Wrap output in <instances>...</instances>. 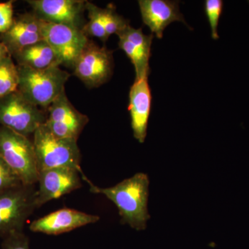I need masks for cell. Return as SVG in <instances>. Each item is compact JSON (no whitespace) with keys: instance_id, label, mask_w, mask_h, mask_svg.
<instances>
[{"instance_id":"obj_1","label":"cell","mask_w":249,"mask_h":249,"mask_svg":"<svg viewBox=\"0 0 249 249\" xmlns=\"http://www.w3.org/2000/svg\"><path fill=\"white\" fill-rule=\"evenodd\" d=\"M85 181L89 183L90 192L103 195L114 203L123 224H127L137 231L146 229L147 221L150 219L147 209L150 180L146 174H135L108 188L95 186L88 178Z\"/></svg>"},{"instance_id":"obj_2","label":"cell","mask_w":249,"mask_h":249,"mask_svg":"<svg viewBox=\"0 0 249 249\" xmlns=\"http://www.w3.org/2000/svg\"><path fill=\"white\" fill-rule=\"evenodd\" d=\"M17 66L19 75L18 91L29 102L45 110L65 90V85L71 76L60 67L36 70Z\"/></svg>"},{"instance_id":"obj_3","label":"cell","mask_w":249,"mask_h":249,"mask_svg":"<svg viewBox=\"0 0 249 249\" xmlns=\"http://www.w3.org/2000/svg\"><path fill=\"white\" fill-rule=\"evenodd\" d=\"M33 137L38 173L52 168H70L83 173L78 141L55 137L45 124L36 129Z\"/></svg>"},{"instance_id":"obj_4","label":"cell","mask_w":249,"mask_h":249,"mask_svg":"<svg viewBox=\"0 0 249 249\" xmlns=\"http://www.w3.org/2000/svg\"><path fill=\"white\" fill-rule=\"evenodd\" d=\"M35 185L21 183L0 191V237L24 232L27 219L37 209Z\"/></svg>"},{"instance_id":"obj_5","label":"cell","mask_w":249,"mask_h":249,"mask_svg":"<svg viewBox=\"0 0 249 249\" xmlns=\"http://www.w3.org/2000/svg\"><path fill=\"white\" fill-rule=\"evenodd\" d=\"M0 157L24 184L37 182L39 173L35 149L29 137L0 126Z\"/></svg>"},{"instance_id":"obj_6","label":"cell","mask_w":249,"mask_h":249,"mask_svg":"<svg viewBox=\"0 0 249 249\" xmlns=\"http://www.w3.org/2000/svg\"><path fill=\"white\" fill-rule=\"evenodd\" d=\"M46 120V110L29 102L18 91L0 98V126L29 137Z\"/></svg>"},{"instance_id":"obj_7","label":"cell","mask_w":249,"mask_h":249,"mask_svg":"<svg viewBox=\"0 0 249 249\" xmlns=\"http://www.w3.org/2000/svg\"><path fill=\"white\" fill-rule=\"evenodd\" d=\"M72 68L75 76L88 88H98L110 79L114 69L111 51L89 41Z\"/></svg>"},{"instance_id":"obj_8","label":"cell","mask_w":249,"mask_h":249,"mask_svg":"<svg viewBox=\"0 0 249 249\" xmlns=\"http://www.w3.org/2000/svg\"><path fill=\"white\" fill-rule=\"evenodd\" d=\"M41 26L44 40L53 49L61 65L72 67L89 42L88 37L80 29L63 24L42 20Z\"/></svg>"},{"instance_id":"obj_9","label":"cell","mask_w":249,"mask_h":249,"mask_svg":"<svg viewBox=\"0 0 249 249\" xmlns=\"http://www.w3.org/2000/svg\"><path fill=\"white\" fill-rule=\"evenodd\" d=\"M45 125L55 137L78 141L89 118L73 107L65 90L46 109Z\"/></svg>"},{"instance_id":"obj_10","label":"cell","mask_w":249,"mask_h":249,"mask_svg":"<svg viewBox=\"0 0 249 249\" xmlns=\"http://www.w3.org/2000/svg\"><path fill=\"white\" fill-rule=\"evenodd\" d=\"M84 173L70 168H56L39 172L37 178L36 204L41 207L46 203L59 199L82 187L81 178Z\"/></svg>"},{"instance_id":"obj_11","label":"cell","mask_w":249,"mask_h":249,"mask_svg":"<svg viewBox=\"0 0 249 249\" xmlns=\"http://www.w3.org/2000/svg\"><path fill=\"white\" fill-rule=\"evenodd\" d=\"M87 1L82 0H29L34 13L40 19L63 24L83 31V14Z\"/></svg>"},{"instance_id":"obj_12","label":"cell","mask_w":249,"mask_h":249,"mask_svg":"<svg viewBox=\"0 0 249 249\" xmlns=\"http://www.w3.org/2000/svg\"><path fill=\"white\" fill-rule=\"evenodd\" d=\"M119 47L128 57L135 70V80L148 78L150 74V58L154 35H145L140 29L129 25L117 35Z\"/></svg>"},{"instance_id":"obj_13","label":"cell","mask_w":249,"mask_h":249,"mask_svg":"<svg viewBox=\"0 0 249 249\" xmlns=\"http://www.w3.org/2000/svg\"><path fill=\"white\" fill-rule=\"evenodd\" d=\"M99 219L100 217L95 214L64 208L36 219L31 223L29 229L34 232L58 235L88 224H94Z\"/></svg>"},{"instance_id":"obj_14","label":"cell","mask_w":249,"mask_h":249,"mask_svg":"<svg viewBox=\"0 0 249 249\" xmlns=\"http://www.w3.org/2000/svg\"><path fill=\"white\" fill-rule=\"evenodd\" d=\"M42 20L34 12L18 15L9 30L0 34V41L9 51L10 55L29 46L44 40Z\"/></svg>"},{"instance_id":"obj_15","label":"cell","mask_w":249,"mask_h":249,"mask_svg":"<svg viewBox=\"0 0 249 249\" xmlns=\"http://www.w3.org/2000/svg\"><path fill=\"white\" fill-rule=\"evenodd\" d=\"M142 20L152 34L161 39L165 28L174 22H185L179 11L178 1L170 0H139Z\"/></svg>"},{"instance_id":"obj_16","label":"cell","mask_w":249,"mask_h":249,"mask_svg":"<svg viewBox=\"0 0 249 249\" xmlns=\"http://www.w3.org/2000/svg\"><path fill=\"white\" fill-rule=\"evenodd\" d=\"M148 78L135 80L129 93L128 110L134 138L145 142L149 118L151 112L152 93Z\"/></svg>"},{"instance_id":"obj_17","label":"cell","mask_w":249,"mask_h":249,"mask_svg":"<svg viewBox=\"0 0 249 249\" xmlns=\"http://www.w3.org/2000/svg\"><path fill=\"white\" fill-rule=\"evenodd\" d=\"M18 65L36 70L61 65L56 54L45 40L19 51L12 55Z\"/></svg>"},{"instance_id":"obj_18","label":"cell","mask_w":249,"mask_h":249,"mask_svg":"<svg viewBox=\"0 0 249 249\" xmlns=\"http://www.w3.org/2000/svg\"><path fill=\"white\" fill-rule=\"evenodd\" d=\"M18 66L9 55L0 61V98L18 91Z\"/></svg>"},{"instance_id":"obj_19","label":"cell","mask_w":249,"mask_h":249,"mask_svg":"<svg viewBox=\"0 0 249 249\" xmlns=\"http://www.w3.org/2000/svg\"><path fill=\"white\" fill-rule=\"evenodd\" d=\"M85 10L88 13L89 21L83 27V31L85 35L97 37L103 42H106L109 38L106 32L104 26L103 13L104 9L98 7L96 5L89 1H86Z\"/></svg>"},{"instance_id":"obj_20","label":"cell","mask_w":249,"mask_h":249,"mask_svg":"<svg viewBox=\"0 0 249 249\" xmlns=\"http://www.w3.org/2000/svg\"><path fill=\"white\" fill-rule=\"evenodd\" d=\"M103 19L105 29L108 37L112 34L118 35L129 25L127 19L116 13V7L112 4L108 5L107 8L104 9Z\"/></svg>"},{"instance_id":"obj_21","label":"cell","mask_w":249,"mask_h":249,"mask_svg":"<svg viewBox=\"0 0 249 249\" xmlns=\"http://www.w3.org/2000/svg\"><path fill=\"white\" fill-rule=\"evenodd\" d=\"M223 7L224 2L222 0H206L204 1V11L211 27V36L215 40L219 39L217 27L222 14Z\"/></svg>"},{"instance_id":"obj_22","label":"cell","mask_w":249,"mask_h":249,"mask_svg":"<svg viewBox=\"0 0 249 249\" xmlns=\"http://www.w3.org/2000/svg\"><path fill=\"white\" fill-rule=\"evenodd\" d=\"M23 183L17 174L0 157V191Z\"/></svg>"},{"instance_id":"obj_23","label":"cell","mask_w":249,"mask_h":249,"mask_svg":"<svg viewBox=\"0 0 249 249\" xmlns=\"http://www.w3.org/2000/svg\"><path fill=\"white\" fill-rule=\"evenodd\" d=\"M0 249H29V237L24 232L11 234L3 239Z\"/></svg>"},{"instance_id":"obj_24","label":"cell","mask_w":249,"mask_h":249,"mask_svg":"<svg viewBox=\"0 0 249 249\" xmlns=\"http://www.w3.org/2000/svg\"><path fill=\"white\" fill-rule=\"evenodd\" d=\"M14 1L0 3V34L9 30L14 22Z\"/></svg>"},{"instance_id":"obj_25","label":"cell","mask_w":249,"mask_h":249,"mask_svg":"<svg viewBox=\"0 0 249 249\" xmlns=\"http://www.w3.org/2000/svg\"><path fill=\"white\" fill-rule=\"evenodd\" d=\"M9 55H10L9 51L5 47L4 44L0 41V61Z\"/></svg>"},{"instance_id":"obj_26","label":"cell","mask_w":249,"mask_h":249,"mask_svg":"<svg viewBox=\"0 0 249 249\" xmlns=\"http://www.w3.org/2000/svg\"></svg>"}]
</instances>
